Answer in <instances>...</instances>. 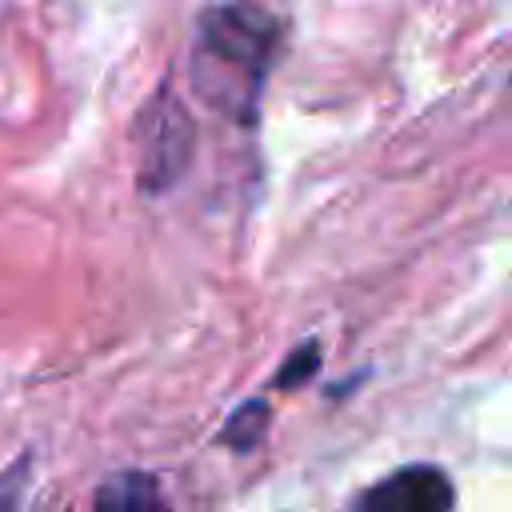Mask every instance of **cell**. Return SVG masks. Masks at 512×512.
Listing matches in <instances>:
<instances>
[{
    "label": "cell",
    "instance_id": "6da1fadb",
    "mask_svg": "<svg viewBox=\"0 0 512 512\" xmlns=\"http://www.w3.org/2000/svg\"><path fill=\"white\" fill-rule=\"evenodd\" d=\"M276 44V28L264 12L256 8H220L204 20V36H200V56L204 68L216 76H240V88L252 96L268 56Z\"/></svg>",
    "mask_w": 512,
    "mask_h": 512
},
{
    "label": "cell",
    "instance_id": "7a4b0ae2",
    "mask_svg": "<svg viewBox=\"0 0 512 512\" xmlns=\"http://www.w3.org/2000/svg\"><path fill=\"white\" fill-rule=\"evenodd\" d=\"M456 488L436 464H404L360 492L352 512H452Z\"/></svg>",
    "mask_w": 512,
    "mask_h": 512
},
{
    "label": "cell",
    "instance_id": "3957f363",
    "mask_svg": "<svg viewBox=\"0 0 512 512\" xmlns=\"http://www.w3.org/2000/svg\"><path fill=\"white\" fill-rule=\"evenodd\" d=\"M188 164V128L180 108H168V116H160L152 144L144 152V184L148 188H168Z\"/></svg>",
    "mask_w": 512,
    "mask_h": 512
},
{
    "label": "cell",
    "instance_id": "277c9868",
    "mask_svg": "<svg viewBox=\"0 0 512 512\" xmlns=\"http://www.w3.org/2000/svg\"><path fill=\"white\" fill-rule=\"evenodd\" d=\"M92 512H168V508H164V492H160L156 476L120 472V476H108L96 488Z\"/></svg>",
    "mask_w": 512,
    "mask_h": 512
},
{
    "label": "cell",
    "instance_id": "5b68a950",
    "mask_svg": "<svg viewBox=\"0 0 512 512\" xmlns=\"http://www.w3.org/2000/svg\"><path fill=\"white\" fill-rule=\"evenodd\" d=\"M264 424H268V404L264 400H248V404H240L236 408V416L228 420V428H224V440L232 444V448H252L256 440H260V432H264Z\"/></svg>",
    "mask_w": 512,
    "mask_h": 512
},
{
    "label": "cell",
    "instance_id": "8992f818",
    "mask_svg": "<svg viewBox=\"0 0 512 512\" xmlns=\"http://www.w3.org/2000/svg\"><path fill=\"white\" fill-rule=\"evenodd\" d=\"M316 372V344H304V348H296V352H288V360H284V368L276 372V388H296L300 380H308Z\"/></svg>",
    "mask_w": 512,
    "mask_h": 512
}]
</instances>
